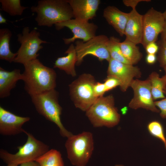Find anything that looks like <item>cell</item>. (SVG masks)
I'll list each match as a JSON object with an SVG mask.
<instances>
[{
    "instance_id": "cell-28",
    "label": "cell",
    "mask_w": 166,
    "mask_h": 166,
    "mask_svg": "<svg viewBox=\"0 0 166 166\" xmlns=\"http://www.w3.org/2000/svg\"><path fill=\"white\" fill-rule=\"evenodd\" d=\"M106 91L112 90L117 86H120L121 83L120 81L116 78L111 76H107V78L104 81Z\"/></svg>"
},
{
    "instance_id": "cell-35",
    "label": "cell",
    "mask_w": 166,
    "mask_h": 166,
    "mask_svg": "<svg viewBox=\"0 0 166 166\" xmlns=\"http://www.w3.org/2000/svg\"><path fill=\"white\" fill-rule=\"evenodd\" d=\"M20 166H40V165L36 161H33L22 163L20 164Z\"/></svg>"
},
{
    "instance_id": "cell-31",
    "label": "cell",
    "mask_w": 166,
    "mask_h": 166,
    "mask_svg": "<svg viewBox=\"0 0 166 166\" xmlns=\"http://www.w3.org/2000/svg\"><path fill=\"white\" fill-rule=\"evenodd\" d=\"M147 54H155L158 52L159 46L156 42L148 43L144 48Z\"/></svg>"
},
{
    "instance_id": "cell-5",
    "label": "cell",
    "mask_w": 166,
    "mask_h": 166,
    "mask_svg": "<svg viewBox=\"0 0 166 166\" xmlns=\"http://www.w3.org/2000/svg\"><path fill=\"white\" fill-rule=\"evenodd\" d=\"M86 115L95 127L112 128L118 124L121 119L111 95L98 97L86 112Z\"/></svg>"
},
{
    "instance_id": "cell-34",
    "label": "cell",
    "mask_w": 166,
    "mask_h": 166,
    "mask_svg": "<svg viewBox=\"0 0 166 166\" xmlns=\"http://www.w3.org/2000/svg\"><path fill=\"white\" fill-rule=\"evenodd\" d=\"M164 19V26L163 31L161 33V38L166 40V9L163 13Z\"/></svg>"
},
{
    "instance_id": "cell-9",
    "label": "cell",
    "mask_w": 166,
    "mask_h": 166,
    "mask_svg": "<svg viewBox=\"0 0 166 166\" xmlns=\"http://www.w3.org/2000/svg\"><path fill=\"white\" fill-rule=\"evenodd\" d=\"M109 40L106 36L99 35L86 42L76 41L75 46L77 55V65H80L84 57L89 55L96 57L100 61L106 60L109 62L111 59L108 48Z\"/></svg>"
},
{
    "instance_id": "cell-23",
    "label": "cell",
    "mask_w": 166,
    "mask_h": 166,
    "mask_svg": "<svg viewBox=\"0 0 166 166\" xmlns=\"http://www.w3.org/2000/svg\"><path fill=\"white\" fill-rule=\"evenodd\" d=\"M35 161L40 166H64L61 154L57 150H49Z\"/></svg>"
},
{
    "instance_id": "cell-18",
    "label": "cell",
    "mask_w": 166,
    "mask_h": 166,
    "mask_svg": "<svg viewBox=\"0 0 166 166\" xmlns=\"http://www.w3.org/2000/svg\"><path fill=\"white\" fill-rule=\"evenodd\" d=\"M22 74L19 69L9 71L0 67V97L9 96L11 90L16 86L17 82L22 80Z\"/></svg>"
},
{
    "instance_id": "cell-15",
    "label": "cell",
    "mask_w": 166,
    "mask_h": 166,
    "mask_svg": "<svg viewBox=\"0 0 166 166\" xmlns=\"http://www.w3.org/2000/svg\"><path fill=\"white\" fill-rule=\"evenodd\" d=\"M75 19L89 21L96 15L100 0H67Z\"/></svg>"
},
{
    "instance_id": "cell-13",
    "label": "cell",
    "mask_w": 166,
    "mask_h": 166,
    "mask_svg": "<svg viewBox=\"0 0 166 166\" xmlns=\"http://www.w3.org/2000/svg\"><path fill=\"white\" fill-rule=\"evenodd\" d=\"M107 71V76L114 77L120 81L121 90L125 92L134 80V78H139L141 72L137 66L125 64L111 59L109 61Z\"/></svg>"
},
{
    "instance_id": "cell-37",
    "label": "cell",
    "mask_w": 166,
    "mask_h": 166,
    "mask_svg": "<svg viewBox=\"0 0 166 166\" xmlns=\"http://www.w3.org/2000/svg\"><path fill=\"white\" fill-rule=\"evenodd\" d=\"M163 68L164 70V71L165 72V74L166 75V66H164Z\"/></svg>"
},
{
    "instance_id": "cell-20",
    "label": "cell",
    "mask_w": 166,
    "mask_h": 166,
    "mask_svg": "<svg viewBox=\"0 0 166 166\" xmlns=\"http://www.w3.org/2000/svg\"><path fill=\"white\" fill-rule=\"evenodd\" d=\"M12 36L8 29H0V59L10 63L14 62L17 55V53H13L10 49V42Z\"/></svg>"
},
{
    "instance_id": "cell-33",
    "label": "cell",
    "mask_w": 166,
    "mask_h": 166,
    "mask_svg": "<svg viewBox=\"0 0 166 166\" xmlns=\"http://www.w3.org/2000/svg\"><path fill=\"white\" fill-rule=\"evenodd\" d=\"M157 60V57L155 54H147L146 57L147 63L149 64L154 63Z\"/></svg>"
},
{
    "instance_id": "cell-3",
    "label": "cell",
    "mask_w": 166,
    "mask_h": 166,
    "mask_svg": "<svg viewBox=\"0 0 166 166\" xmlns=\"http://www.w3.org/2000/svg\"><path fill=\"white\" fill-rule=\"evenodd\" d=\"M38 112L58 127L60 135L67 138L73 134L64 127L61 119L62 109L58 101V93L55 89L30 96Z\"/></svg>"
},
{
    "instance_id": "cell-24",
    "label": "cell",
    "mask_w": 166,
    "mask_h": 166,
    "mask_svg": "<svg viewBox=\"0 0 166 166\" xmlns=\"http://www.w3.org/2000/svg\"><path fill=\"white\" fill-rule=\"evenodd\" d=\"M1 10L11 16L21 15L24 11L28 8L21 6L20 0H0Z\"/></svg>"
},
{
    "instance_id": "cell-29",
    "label": "cell",
    "mask_w": 166,
    "mask_h": 166,
    "mask_svg": "<svg viewBox=\"0 0 166 166\" xmlns=\"http://www.w3.org/2000/svg\"><path fill=\"white\" fill-rule=\"evenodd\" d=\"M106 92L104 83L96 82L93 87V92L95 96L97 98L102 96Z\"/></svg>"
},
{
    "instance_id": "cell-36",
    "label": "cell",
    "mask_w": 166,
    "mask_h": 166,
    "mask_svg": "<svg viewBox=\"0 0 166 166\" xmlns=\"http://www.w3.org/2000/svg\"><path fill=\"white\" fill-rule=\"evenodd\" d=\"M6 19L2 16V14H0V24L6 23Z\"/></svg>"
},
{
    "instance_id": "cell-1",
    "label": "cell",
    "mask_w": 166,
    "mask_h": 166,
    "mask_svg": "<svg viewBox=\"0 0 166 166\" xmlns=\"http://www.w3.org/2000/svg\"><path fill=\"white\" fill-rule=\"evenodd\" d=\"M24 66L22 80L26 91L30 96L55 89L57 76L53 69L44 65L38 58Z\"/></svg>"
},
{
    "instance_id": "cell-14",
    "label": "cell",
    "mask_w": 166,
    "mask_h": 166,
    "mask_svg": "<svg viewBox=\"0 0 166 166\" xmlns=\"http://www.w3.org/2000/svg\"><path fill=\"white\" fill-rule=\"evenodd\" d=\"M29 117L19 116L0 106V133L3 136L15 135L24 132L23 125L29 121Z\"/></svg>"
},
{
    "instance_id": "cell-25",
    "label": "cell",
    "mask_w": 166,
    "mask_h": 166,
    "mask_svg": "<svg viewBox=\"0 0 166 166\" xmlns=\"http://www.w3.org/2000/svg\"><path fill=\"white\" fill-rule=\"evenodd\" d=\"M120 42V40L114 36H111L109 38L108 48L111 58L124 63L130 64L122 53Z\"/></svg>"
},
{
    "instance_id": "cell-10",
    "label": "cell",
    "mask_w": 166,
    "mask_h": 166,
    "mask_svg": "<svg viewBox=\"0 0 166 166\" xmlns=\"http://www.w3.org/2000/svg\"><path fill=\"white\" fill-rule=\"evenodd\" d=\"M134 92V96L128 104L129 108L136 109L140 108L153 112L160 113L154 104L151 90L150 81L148 78L145 80L134 79L130 86Z\"/></svg>"
},
{
    "instance_id": "cell-16",
    "label": "cell",
    "mask_w": 166,
    "mask_h": 166,
    "mask_svg": "<svg viewBox=\"0 0 166 166\" xmlns=\"http://www.w3.org/2000/svg\"><path fill=\"white\" fill-rule=\"evenodd\" d=\"M143 32V15L140 14L136 9L129 13L124 34L125 40L136 45L141 44Z\"/></svg>"
},
{
    "instance_id": "cell-32",
    "label": "cell",
    "mask_w": 166,
    "mask_h": 166,
    "mask_svg": "<svg viewBox=\"0 0 166 166\" xmlns=\"http://www.w3.org/2000/svg\"><path fill=\"white\" fill-rule=\"evenodd\" d=\"M150 0H123L122 2L125 6L131 7L132 10L136 9V7L140 2H149Z\"/></svg>"
},
{
    "instance_id": "cell-6",
    "label": "cell",
    "mask_w": 166,
    "mask_h": 166,
    "mask_svg": "<svg viewBox=\"0 0 166 166\" xmlns=\"http://www.w3.org/2000/svg\"><path fill=\"white\" fill-rule=\"evenodd\" d=\"M94 140L92 133L84 132L67 138L65 146L67 157L75 166H85L94 150Z\"/></svg>"
},
{
    "instance_id": "cell-7",
    "label": "cell",
    "mask_w": 166,
    "mask_h": 166,
    "mask_svg": "<svg viewBox=\"0 0 166 166\" xmlns=\"http://www.w3.org/2000/svg\"><path fill=\"white\" fill-rule=\"evenodd\" d=\"M96 82L92 75L84 73L69 85L70 98L76 108L86 112L96 101L98 98L93 92Z\"/></svg>"
},
{
    "instance_id": "cell-30",
    "label": "cell",
    "mask_w": 166,
    "mask_h": 166,
    "mask_svg": "<svg viewBox=\"0 0 166 166\" xmlns=\"http://www.w3.org/2000/svg\"><path fill=\"white\" fill-rule=\"evenodd\" d=\"M156 107L159 108L160 110V115L163 118H166V98L161 100L154 101Z\"/></svg>"
},
{
    "instance_id": "cell-22",
    "label": "cell",
    "mask_w": 166,
    "mask_h": 166,
    "mask_svg": "<svg viewBox=\"0 0 166 166\" xmlns=\"http://www.w3.org/2000/svg\"><path fill=\"white\" fill-rule=\"evenodd\" d=\"M120 45L124 57L130 64H136L141 60L143 55L137 45L125 40L120 42Z\"/></svg>"
},
{
    "instance_id": "cell-11",
    "label": "cell",
    "mask_w": 166,
    "mask_h": 166,
    "mask_svg": "<svg viewBox=\"0 0 166 166\" xmlns=\"http://www.w3.org/2000/svg\"><path fill=\"white\" fill-rule=\"evenodd\" d=\"M164 19L163 13L153 7L143 15V32L141 44L145 48L148 43L155 42L163 31Z\"/></svg>"
},
{
    "instance_id": "cell-38",
    "label": "cell",
    "mask_w": 166,
    "mask_h": 166,
    "mask_svg": "<svg viewBox=\"0 0 166 166\" xmlns=\"http://www.w3.org/2000/svg\"><path fill=\"white\" fill-rule=\"evenodd\" d=\"M115 166H124V165L122 164H117Z\"/></svg>"
},
{
    "instance_id": "cell-26",
    "label": "cell",
    "mask_w": 166,
    "mask_h": 166,
    "mask_svg": "<svg viewBox=\"0 0 166 166\" xmlns=\"http://www.w3.org/2000/svg\"><path fill=\"white\" fill-rule=\"evenodd\" d=\"M147 129L150 134L159 139L163 143L166 149V138L161 123L157 121H152L148 124Z\"/></svg>"
},
{
    "instance_id": "cell-27",
    "label": "cell",
    "mask_w": 166,
    "mask_h": 166,
    "mask_svg": "<svg viewBox=\"0 0 166 166\" xmlns=\"http://www.w3.org/2000/svg\"><path fill=\"white\" fill-rule=\"evenodd\" d=\"M158 55L157 60L160 66L163 68L166 66V40L162 38L158 42Z\"/></svg>"
},
{
    "instance_id": "cell-12",
    "label": "cell",
    "mask_w": 166,
    "mask_h": 166,
    "mask_svg": "<svg viewBox=\"0 0 166 166\" xmlns=\"http://www.w3.org/2000/svg\"><path fill=\"white\" fill-rule=\"evenodd\" d=\"M55 26L57 30L66 27L73 33L72 37L63 39L65 44L67 45L71 44L77 39L82 40L84 42L88 41L96 36L98 29L97 26L93 23L75 18L57 23Z\"/></svg>"
},
{
    "instance_id": "cell-4",
    "label": "cell",
    "mask_w": 166,
    "mask_h": 166,
    "mask_svg": "<svg viewBox=\"0 0 166 166\" xmlns=\"http://www.w3.org/2000/svg\"><path fill=\"white\" fill-rule=\"evenodd\" d=\"M27 136L26 143L18 146V151L15 154L9 153L1 149L0 158L7 164L6 166H18L21 164L35 161L49 150L48 145L35 138L31 133L25 131Z\"/></svg>"
},
{
    "instance_id": "cell-19",
    "label": "cell",
    "mask_w": 166,
    "mask_h": 166,
    "mask_svg": "<svg viewBox=\"0 0 166 166\" xmlns=\"http://www.w3.org/2000/svg\"><path fill=\"white\" fill-rule=\"evenodd\" d=\"M65 53V56L59 57L55 61L54 68H57L64 71L67 74L75 77L76 73L75 65L77 62V55L75 45L71 43Z\"/></svg>"
},
{
    "instance_id": "cell-8",
    "label": "cell",
    "mask_w": 166,
    "mask_h": 166,
    "mask_svg": "<svg viewBox=\"0 0 166 166\" xmlns=\"http://www.w3.org/2000/svg\"><path fill=\"white\" fill-rule=\"evenodd\" d=\"M17 36L18 41L21 45L14 62L23 65L37 58L39 55L38 52L43 48L41 44L48 43L40 38L39 32L35 29L30 31L29 28L27 26L24 27L22 33L18 34Z\"/></svg>"
},
{
    "instance_id": "cell-17",
    "label": "cell",
    "mask_w": 166,
    "mask_h": 166,
    "mask_svg": "<svg viewBox=\"0 0 166 166\" xmlns=\"http://www.w3.org/2000/svg\"><path fill=\"white\" fill-rule=\"evenodd\" d=\"M129 13L122 12L114 6H108L104 10L103 16L121 36L124 34Z\"/></svg>"
},
{
    "instance_id": "cell-21",
    "label": "cell",
    "mask_w": 166,
    "mask_h": 166,
    "mask_svg": "<svg viewBox=\"0 0 166 166\" xmlns=\"http://www.w3.org/2000/svg\"><path fill=\"white\" fill-rule=\"evenodd\" d=\"M151 84V90L154 100L164 98L166 94V75L160 77L157 72H152L148 78Z\"/></svg>"
},
{
    "instance_id": "cell-2",
    "label": "cell",
    "mask_w": 166,
    "mask_h": 166,
    "mask_svg": "<svg viewBox=\"0 0 166 166\" xmlns=\"http://www.w3.org/2000/svg\"><path fill=\"white\" fill-rule=\"evenodd\" d=\"M36 13L35 20L39 26L51 27L73 18L71 8L67 0H40L31 8Z\"/></svg>"
}]
</instances>
